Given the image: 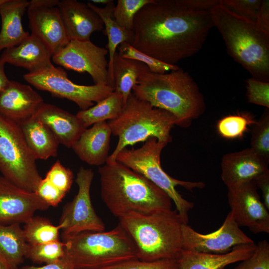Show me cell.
<instances>
[{"label": "cell", "mask_w": 269, "mask_h": 269, "mask_svg": "<svg viewBox=\"0 0 269 269\" xmlns=\"http://www.w3.org/2000/svg\"><path fill=\"white\" fill-rule=\"evenodd\" d=\"M213 27L210 11L194 9L182 0H153L136 14L131 45L176 65L201 50Z\"/></svg>", "instance_id": "cell-1"}, {"label": "cell", "mask_w": 269, "mask_h": 269, "mask_svg": "<svg viewBox=\"0 0 269 269\" xmlns=\"http://www.w3.org/2000/svg\"><path fill=\"white\" fill-rule=\"evenodd\" d=\"M98 172L102 200L115 217L171 209L172 200L163 190L123 164L117 161L106 163Z\"/></svg>", "instance_id": "cell-2"}, {"label": "cell", "mask_w": 269, "mask_h": 269, "mask_svg": "<svg viewBox=\"0 0 269 269\" xmlns=\"http://www.w3.org/2000/svg\"><path fill=\"white\" fill-rule=\"evenodd\" d=\"M132 91L139 99L170 113L176 125L183 128L189 127L206 109L197 84L180 68L163 74L146 72L139 77Z\"/></svg>", "instance_id": "cell-3"}, {"label": "cell", "mask_w": 269, "mask_h": 269, "mask_svg": "<svg viewBox=\"0 0 269 269\" xmlns=\"http://www.w3.org/2000/svg\"><path fill=\"white\" fill-rule=\"evenodd\" d=\"M119 220V224L133 241L140 260H176L183 250L184 223L176 210L149 214L132 212Z\"/></svg>", "instance_id": "cell-4"}, {"label": "cell", "mask_w": 269, "mask_h": 269, "mask_svg": "<svg viewBox=\"0 0 269 269\" xmlns=\"http://www.w3.org/2000/svg\"><path fill=\"white\" fill-rule=\"evenodd\" d=\"M228 54L256 80L269 82V34L221 3L210 11Z\"/></svg>", "instance_id": "cell-5"}, {"label": "cell", "mask_w": 269, "mask_h": 269, "mask_svg": "<svg viewBox=\"0 0 269 269\" xmlns=\"http://www.w3.org/2000/svg\"><path fill=\"white\" fill-rule=\"evenodd\" d=\"M176 122L170 113L153 107L132 92L120 114L108 123L112 134L118 136L119 140L106 163L116 162L118 154L127 146L150 137L167 144L171 142L170 131Z\"/></svg>", "instance_id": "cell-6"}, {"label": "cell", "mask_w": 269, "mask_h": 269, "mask_svg": "<svg viewBox=\"0 0 269 269\" xmlns=\"http://www.w3.org/2000/svg\"><path fill=\"white\" fill-rule=\"evenodd\" d=\"M63 241L74 269H101L137 259L133 241L119 224L109 231L83 232Z\"/></svg>", "instance_id": "cell-7"}, {"label": "cell", "mask_w": 269, "mask_h": 269, "mask_svg": "<svg viewBox=\"0 0 269 269\" xmlns=\"http://www.w3.org/2000/svg\"><path fill=\"white\" fill-rule=\"evenodd\" d=\"M167 144L155 137H150L141 147L131 149L125 148L122 150L117 155L116 161L142 175L163 190L174 203L183 223L187 224L189 212L194 204L185 199L175 187L180 185L193 191L195 188H203L205 184L203 182L178 180L164 171L160 163V155Z\"/></svg>", "instance_id": "cell-8"}, {"label": "cell", "mask_w": 269, "mask_h": 269, "mask_svg": "<svg viewBox=\"0 0 269 269\" xmlns=\"http://www.w3.org/2000/svg\"><path fill=\"white\" fill-rule=\"evenodd\" d=\"M36 160L20 125L0 113V171L2 176L18 187L35 192L42 179Z\"/></svg>", "instance_id": "cell-9"}, {"label": "cell", "mask_w": 269, "mask_h": 269, "mask_svg": "<svg viewBox=\"0 0 269 269\" xmlns=\"http://www.w3.org/2000/svg\"><path fill=\"white\" fill-rule=\"evenodd\" d=\"M28 83L40 90L47 91L53 96L70 100L81 110H85L110 96L114 89L108 85H81L68 79L66 72L53 64L23 76Z\"/></svg>", "instance_id": "cell-10"}, {"label": "cell", "mask_w": 269, "mask_h": 269, "mask_svg": "<svg viewBox=\"0 0 269 269\" xmlns=\"http://www.w3.org/2000/svg\"><path fill=\"white\" fill-rule=\"evenodd\" d=\"M94 175L91 168L81 166L78 170L75 180L77 194L65 205L59 220L63 241L83 232L105 231V224L96 213L91 199Z\"/></svg>", "instance_id": "cell-11"}, {"label": "cell", "mask_w": 269, "mask_h": 269, "mask_svg": "<svg viewBox=\"0 0 269 269\" xmlns=\"http://www.w3.org/2000/svg\"><path fill=\"white\" fill-rule=\"evenodd\" d=\"M108 53L106 48L98 46L90 40H71L52 56V60L67 69L87 72L94 84L108 85Z\"/></svg>", "instance_id": "cell-12"}, {"label": "cell", "mask_w": 269, "mask_h": 269, "mask_svg": "<svg viewBox=\"0 0 269 269\" xmlns=\"http://www.w3.org/2000/svg\"><path fill=\"white\" fill-rule=\"evenodd\" d=\"M59 0H31L27 7L31 34L54 55L70 41L58 7Z\"/></svg>", "instance_id": "cell-13"}, {"label": "cell", "mask_w": 269, "mask_h": 269, "mask_svg": "<svg viewBox=\"0 0 269 269\" xmlns=\"http://www.w3.org/2000/svg\"><path fill=\"white\" fill-rule=\"evenodd\" d=\"M183 250L210 254H225L234 247L254 242L240 228L230 212L215 231L203 234L187 224L182 226Z\"/></svg>", "instance_id": "cell-14"}, {"label": "cell", "mask_w": 269, "mask_h": 269, "mask_svg": "<svg viewBox=\"0 0 269 269\" xmlns=\"http://www.w3.org/2000/svg\"><path fill=\"white\" fill-rule=\"evenodd\" d=\"M228 201L238 226L249 228L254 234L269 233V213L254 181L228 188Z\"/></svg>", "instance_id": "cell-15"}, {"label": "cell", "mask_w": 269, "mask_h": 269, "mask_svg": "<svg viewBox=\"0 0 269 269\" xmlns=\"http://www.w3.org/2000/svg\"><path fill=\"white\" fill-rule=\"evenodd\" d=\"M50 206L38 195L0 176V224L25 223L37 211Z\"/></svg>", "instance_id": "cell-16"}, {"label": "cell", "mask_w": 269, "mask_h": 269, "mask_svg": "<svg viewBox=\"0 0 269 269\" xmlns=\"http://www.w3.org/2000/svg\"><path fill=\"white\" fill-rule=\"evenodd\" d=\"M268 160L250 147L225 154L221 161V178L227 188L254 181L269 170Z\"/></svg>", "instance_id": "cell-17"}, {"label": "cell", "mask_w": 269, "mask_h": 269, "mask_svg": "<svg viewBox=\"0 0 269 269\" xmlns=\"http://www.w3.org/2000/svg\"><path fill=\"white\" fill-rule=\"evenodd\" d=\"M44 103L31 86L10 80L0 95V113L20 125L33 117Z\"/></svg>", "instance_id": "cell-18"}, {"label": "cell", "mask_w": 269, "mask_h": 269, "mask_svg": "<svg viewBox=\"0 0 269 269\" xmlns=\"http://www.w3.org/2000/svg\"><path fill=\"white\" fill-rule=\"evenodd\" d=\"M58 6L70 40H90L93 32L104 30L102 20L87 3L76 0H61Z\"/></svg>", "instance_id": "cell-19"}, {"label": "cell", "mask_w": 269, "mask_h": 269, "mask_svg": "<svg viewBox=\"0 0 269 269\" xmlns=\"http://www.w3.org/2000/svg\"><path fill=\"white\" fill-rule=\"evenodd\" d=\"M52 132L60 144L70 148L86 129L77 117L55 105L44 103L34 116Z\"/></svg>", "instance_id": "cell-20"}, {"label": "cell", "mask_w": 269, "mask_h": 269, "mask_svg": "<svg viewBox=\"0 0 269 269\" xmlns=\"http://www.w3.org/2000/svg\"><path fill=\"white\" fill-rule=\"evenodd\" d=\"M255 243L238 245L225 254H210L182 250L176 260L179 269H225L230 264L240 262L252 255Z\"/></svg>", "instance_id": "cell-21"}, {"label": "cell", "mask_w": 269, "mask_h": 269, "mask_svg": "<svg viewBox=\"0 0 269 269\" xmlns=\"http://www.w3.org/2000/svg\"><path fill=\"white\" fill-rule=\"evenodd\" d=\"M111 134L106 121L94 124L83 132L71 148L81 160L92 165H102L109 156Z\"/></svg>", "instance_id": "cell-22"}, {"label": "cell", "mask_w": 269, "mask_h": 269, "mask_svg": "<svg viewBox=\"0 0 269 269\" xmlns=\"http://www.w3.org/2000/svg\"><path fill=\"white\" fill-rule=\"evenodd\" d=\"M52 57L44 45L30 34L18 45L3 50L0 58L5 63L33 72L52 65Z\"/></svg>", "instance_id": "cell-23"}, {"label": "cell", "mask_w": 269, "mask_h": 269, "mask_svg": "<svg viewBox=\"0 0 269 269\" xmlns=\"http://www.w3.org/2000/svg\"><path fill=\"white\" fill-rule=\"evenodd\" d=\"M29 4L27 0H5L0 4V51L18 45L30 35L22 21Z\"/></svg>", "instance_id": "cell-24"}, {"label": "cell", "mask_w": 269, "mask_h": 269, "mask_svg": "<svg viewBox=\"0 0 269 269\" xmlns=\"http://www.w3.org/2000/svg\"><path fill=\"white\" fill-rule=\"evenodd\" d=\"M19 125L28 146L37 159L46 160L57 156L60 143L46 125L33 116Z\"/></svg>", "instance_id": "cell-25"}, {"label": "cell", "mask_w": 269, "mask_h": 269, "mask_svg": "<svg viewBox=\"0 0 269 269\" xmlns=\"http://www.w3.org/2000/svg\"><path fill=\"white\" fill-rule=\"evenodd\" d=\"M87 3L99 15L104 23V32L108 39V43L106 45V49L109 54L108 85L114 89L113 63L115 53L118 47L122 43L126 42L131 44L133 33L126 31L115 21L113 16V9L115 5L114 1L105 5L104 7H100L90 1Z\"/></svg>", "instance_id": "cell-26"}, {"label": "cell", "mask_w": 269, "mask_h": 269, "mask_svg": "<svg viewBox=\"0 0 269 269\" xmlns=\"http://www.w3.org/2000/svg\"><path fill=\"white\" fill-rule=\"evenodd\" d=\"M27 243L20 224H0V261L9 269H18Z\"/></svg>", "instance_id": "cell-27"}, {"label": "cell", "mask_w": 269, "mask_h": 269, "mask_svg": "<svg viewBox=\"0 0 269 269\" xmlns=\"http://www.w3.org/2000/svg\"><path fill=\"white\" fill-rule=\"evenodd\" d=\"M149 71L145 64L122 57L117 51L115 53L113 63L114 89L122 95L125 104L139 77Z\"/></svg>", "instance_id": "cell-28"}, {"label": "cell", "mask_w": 269, "mask_h": 269, "mask_svg": "<svg viewBox=\"0 0 269 269\" xmlns=\"http://www.w3.org/2000/svg\"><path fill=\"white\" fill-rule=\"evenodd\" d=\"M125 105L122 95L114 91L96 105L80 110L76 115L87 128L94 124L115 119L120 114Z\"/></svg>", "instance_id": "cell-29"}, {"label": "cell", "mask_w": 269, "mask_h": 269, "mask_svg": "<svg viewBox=\"0 0 269 269\" xmlns=\"http://www.w3.org/2000/svg\"><path fill=\"white\" fill-rule=\"evenodd\" d=\"M22 229L26 242L30 244H43L59 240L62 226H55L48 219L32 216L25 223Z\"/></svg>", "instance_id": "cell-30"}, {"label": "cell", "mask_w": 269, "mask_h": 269, "mask_svg": "<svg viewBox=\"0 0 269 269\" xmlns=\"http://www.w3.org/2000/svg\"><path fill=\"white\" fill-rule=\"evenodd\" d=\"M65 257V243L59 240L39 244H27L25 258L32 262L50 264L59 262Z\"/></svg>", "instance_id": "cell-31"}, {"label": "cell", "mask_w": 269, "mask_h": 269, "mask_svg": "<svg viewBox=\"0 0 269 269\" xmlns=\"http://www.w3.org/2000/svg\"><path fill=\"white\" fill-rule=\"evenodd\" d=\"M256 122L250 114L242 113L229 115L218 122L217 130L219 134L225 138H240L249 130V127Z\"/></svg>", "instance_id": "cell-32"}, {"label": "cell", "mask_w": 269, "mask_h": 269, "mask_svg": "<svg viewBox=\"0 0 269 269\" xmlns=\"http://www.w3.org/2000/svg\"><path fill=\"white\" fill-rule=\"evenodd\" d=\"M153 0H118L113 9L115 21L123 29L133 32L134 17L145 5Z\"/></svg>", "instance_id": "cell-33"}, {"label": "cell", "mask_w": 269, "mask_h": 269, "mask_svg": "<svg viewBox=\"0 0 269 269\" xmlns=\"http://www.w3.org/2000/svg\"><path fill=\"white\" fill-rule=\"evenodd\" d=\"M117 52L122 57L140 61L148 67L150 72L163 74L168 71H174L180 68L176 65L165 63L133 47L130 44L124 42L117 48Z\"/></svg>", "instance_id": "cell-34"}, {"label": "cell", "mask_w": 269, "mask_h": 269, "mask_svg": "<svg viewBox=\"0 0 269 269\" xmlns=\"http://www.w3.org/2000/svg\"><path fill=\"white\" fill-rule=\"evenodd\" d=\"M250 148L258 155L269 160V113L267 109L253 125Z\"/></svg>", "instance_id": "cell-35"}, {"label": "cell", "mask_w": 269, "mask_h": 269, "mask_svg": "<svg viewBox=\"0 0 269 269\" xmlns=\"http://www.w3.org/2000/svg\"><path fill=\"white\" fill-rule=\"evenodd\" d=\"M262 0H221V4L233 14L255 22Z\"/></svg>", "instance_id": "cell-36"}, {"label": "cell", "mask_w": 269, "mask_h": 269, "mask_svg": "<svg viewBox=\"0 0 269 269\" xmlns=\"http://www.w3.org/2000/svg\"><path fill=\"white\" fill-rule=\"evenodd\" d=\"M101 269H179L176 260L144 261L134 259Z\"/></svg>", "instance_id": "cell-37"}, {"label": "cell", "mask_w": 269, "mask_h": 269, "mask_svg": "<svg viewBox=\"0 0 269 269\" xmlns=\"http://www.w3.org/2000/svg\"><path fill=\"white\" fill-rule=\"evenodd\" d=\"M45 178L67 194L71 189L74 176L70 169L64 167L59 160H57L46 173Z\"/></svg>", "instance_id": "cell-38"}, {"label": "cell", "mask_w": 269, "mask_h": 269, "mask_svg": "<svg viewBox=\"0 0 269 269\" xmlns=\"http://www.w3.org/2000/svg\"><path fill=\"white\" fill-rule=\"evenodd\" d=\"M234 269H269V244L266 240L259 242L248 258L240 262Z\"/></svg>", "instance_id": "cell-39"}, {"label": "cell", "mask_w": 269, "mask_h": 269, "mask_svg": "<svg viewBox=\"0 0 269 269\" xmlns=\"http://www.w3.org/2000/svg\"><path fill=\"white\" fill-rule=\"evenodd\" d=\"M246 95L249 103L269 108V82L253 78L247 80Z\"/></svg>", "instance_id": "cell-40"}, {"label": "cell", "mask_w": 269, "mask_h": 269, "mask_svg": "<svg viewBox=\"0 0 269 269\" xmlns=\"http://www.w3.org/2000/svg\"><path fill=\"white\" fill-rule=\"evenodd\" d=\"M35 193L49 206H57L66 193L58 189L45 178L40 182Z\"/></svg>", "instance_id": "cell-41"}, {"label": "cell", "mask_w": 269, "mask_h": 269, "mask_svg": "<svg viewBox=\"0 0 269 269\" xmlns=\"http://www.w3.org/2000/svg\"><path fill=\"white\" fill-rule=\"evenodd\" d=\"M255 23L266 33L269 34V0H262Z\"/></svg>", "instance_id": "cell-42"}, {"label": "cell", "mask_w": 269, "mask_h": 269, "mask_svg": "<svg viewBox=\"0 0 269 269\" xmlns=\"http://www.w3.org/2000/svg\"><path fill=\"white\" fill-rule=\"evenodd\" d=\"M254 182L262 191L264 204L269 210V170L259 175Z\"/></svg>", "instance_id": "cell-43"}, {"label": "cell", "mask_w": 269, "mask_h": 269, "mask_svg": "<svg viewBox=\"0 0 269 269\" xmlns=\"http://www.w3.org/2000/svg\"><path fill=\"white\" fill-rule=\"evenodd\" d=\"M183 2L194 9L211 11L221 3V0H182Z\"/></svg>", "instance_id": "cell-44"}, {"label": "cell", "mask_w": 269, "mask_h": 269, "mask_svg": "<svg viewBox=\"0 0 269 269\" xmlns=\"http://www.w3.org/2000/svg\"><path fill=\"white\" fill-rule=\"evenodd\" d=\"M18 269H74V268L65 256L60 261L55 263L46 264L41 267L26 265Z\"/></svg>", "instance_id": "cell-45"}, {"label": "cell", "mask_w": 269, "mask_h": 269, "mask_svg": "<svg viewBox=\"0 0 269 269\" xmlns=\"http://www.w3.org/2000/svg\"><path fill=\"white\" fill-rule=\"evenodd\" d=\"M5 64L0 58V95L7 87L10 81L4 71Z\"/></svg>", "instance_id": "cell-46"}, {"label": "cell", "mask_w": 269, "mask_h": 269, "mask_svg": "<svg viewBox=\"0 0 269 269\" xmlns=\"http://www.w3.org/2000/svg\"><path fill=\"white\" fill-rule=\"evenodd\" d=\"M114 0H92L90 1V2H92L93 3H101V4H104L105 5L107 4L108 3L113 1Z\"/></svg>", "instance_id": "cell-47"}, {"label": "cell", "mask_w": 269, "mask_h": 269, "mask_svg": "<svg viewBox=\"0 0 269 269\" xmlns=\"http://www.w3.org/2000/svg\"><path fill=\"white\" fill-rule=\"evenodd\" d=\"M0 269H9L3 263L0 261Z\"/></svg>", "instance_id": "cell-48"}, {"label": "cell", "mask_w": 269, "mask_h": 269, "mask_svg": "<svg viewBox=\"0 0 269 269\" xmlns=\"http://www.w3.org/2000/svg\"><path fill=\"white\" fill-rule=\"evenodd\" d=\"M4 1L5 0H0V4L3 3Z\"/></svg>", "instance_id": "cell-49"}, {"label": "cell", "mask_w": 269, "mask_h": 269, "mask_svg": "<svg viewBox=\"0 0 269 269\" xmlns=\"http://www.w3.org/2000/svg\"></svg>", "instance_id": "cell-50"}]
</instances>
